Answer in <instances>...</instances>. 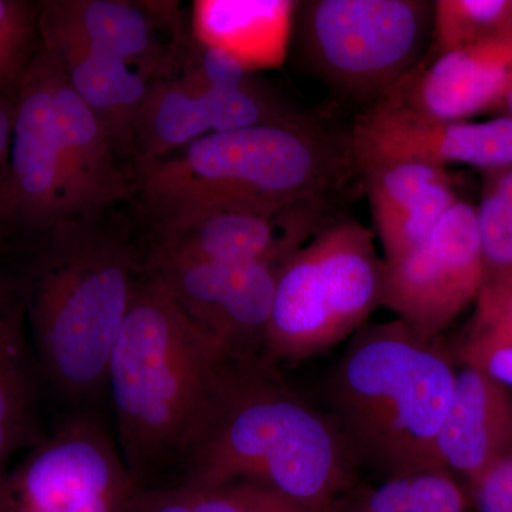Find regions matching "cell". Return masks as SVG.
<instances>
[{"mask_svg":"<svg viewBox=\"0 0 512 512\" xmlns=\"http://www.w3.org/2000/svg\"><path fill=\"white\" fill-rule=\"evenodd\" d=\"M173 10L170 3L49 0L39 8V37L113 57L157 82L170 79L180 52V42L158 36V30L174 28Z\"/></svg>","mask_w":512,"mask_h":512,"instance_id":"obj_14","label":"cell"},{"mask_svg":"<svg viewBox=\"0 0 512 512\" xmlns=\"http://www.w3.org/2000/svg\"><path fill=\"white\" fill-rule=\"evenodd\" d=\"M53 56V107L62 168L64 222L96 221L101 212L126 200L134 185L120 167L116 141L103 121L74 92L59 59L55 53Z\"/></svg>","mask_w":512,"mask_h":512,"instance_id":"obj_17","label":"cell"},{"mask_svg":"<svg viewBox=\"0 0 512 512\" xmlns=\"http://www.w3.org/2000/svg\"><path fill=\"white\" fill-rule=\"evenodd\" d=\"M512 0H437L433 52L446 53L511 32Z\"/></svg>","mask_w":512,"mask_h":512,"instance_id":"obj_26","label":"cell"},{"mask_svg":"<svg viewBox=\"0 0 512 512\" xmlns=\"http://www.w3.org/2000/svg\"><path fill=\"white\" fill-rule=\"evenodd\" d=\"M302 55L333 89L375 101L424 59L434 2L313 0L298 5Z\"/></svg>","mask_w":512,"mask_h":512,"instance_id":"obj_7","label":"cell"},{"mask_svg":"<svg viewBox=\"0 0 512 512\" xmlns=\"http://www.w3.org/2000/svg\"><path fill=\"white\" fill-rule=\"evenodd\" d=\"M485 265L473 205L458 200L429 237L384 261L382 305L426 339H436L483 285Z\"/></svg>","mask_w":512,"mask_h":512,"instance_id":"obj_9","label":"cell"},{"mask_svg":"<svg viewBox=\"0 0 512 512\" xmlns=\"http://www.w3.org/2000/svg\"><path fill=\"white\" fill-rule=\"evenodd\" d=\"M137 170L134 188L158 229L229 204L330 205L356 167L349 137L338 143L285 117L202 137Z\"/></svg>","mask_w":512,"mask_h":512,"instance_id":"obj_3","label":"cell"},{"mask_svg":"<svg viewBox=\"0 0 512 512\" xmlns=\"http://www.w3.org/2000/svg\"><path fill=\"white\" fill-rule=\"evenodd\" d=\"M251 73L244 64L224 50L197 42L191 66L181 77L215 89H244L256 86Z\"/></svg>","mask_w":512,"mask_h":512,"instance_id":"obj_28","label":"cell"},{"mask_svg":"<svg viewBox=\"0 0 512 512\" xmlns=\"http://www.w3.org/2000/svg\"><path fill=\"white\" fill-rule=\"evenodd\" d=\"M127 512H322L252 483L141 487ZM325 512V511H323Z\"/></svg>","mask_w":512,"mask_h":512,"instance_id":"obj_25","label":"cell"},{"mask_svg":"<svg viewBox=\"0 0 512 512\" xmlns=\"http://www.w3.org/2000/svg\"><path fill=\"white\" fill-rule=\"evenodd\" d=\"M384 261L372 232L330 222L279 268L266 333L276 360H303L338 345L382 305Z\"/></svg>","mask_w":512,"mask_h":512,"instance_id":"obj_6","label":"cell"},{"mask_svg":"<svg viewBox=\"0 0 512 512\" xmlns=\"http://www.w3.org/2000/svg\"><path fill=\"white\" fill-rule=\"evenodd\" d=\"M501 109L505 110L508 117H512V86L510 87V90H508L507 96H505Z\"/></svg>","mask_w":512,"mask_h":512,"instance_id":"obj_33","label":"cell"},{"mask_svg":"<svg viewBox=\"0 0 512 512\" xmlns=\"http://www.w3.org/2000/svg\"><path fill=\"white\" fill-rule=\"evenodd\" d=\"M511 32H512V16H511Z\"/></svg>","mask_w":512,"mask_h":512,"instance_id":"obj_34","label":"cell"},{"mask_svg":"<svg viewBox=\"0 0 512 512\" xmlns=\"http://www.w3.org/2000/svg\"><path fill=\"white\" fill-rule=\"evenodd\" d=\"M10 140H12V104L3 103L0 100V185L8 168Z\"/></svg>","mask_w":512,"mask_h":512,"instance_id":"obj_32","label":"cell"},{"mask_svg":"<svg viewBox=\"0 0 512 512\" xmlns=\"http://www.w3.org/2000/svg\"><path fill=\"white\" fill-rule=\"evenodd\" d=\"M359 173L369 195L384 261L417 247L458 201L447 168L437 165L389 161Z\"/></svg>","mask_w":512,"mask_h":512,"instance_id":"obj_18","label":"cell"},{"mask_svg":"<svg viewBox=\"0 0 512 512\" xmlns=\"http://www.w3.org/2000/svg\"><path fill=\"white\" fill-rule=\"evenodd\" d=\"M46 234L23 296L37 369L76 413L94 412L144 264L94 221L64 222Z\"/></svg>","mask_w":512,"mask_h":512,"instance_id":"obj_4","label":"cell"},{"mask_svg":"<svg viewBox=\"0 0 512 512\" xmlns=\"http://www.w3.org/2000/svg\"><path fill=\"white\" fill-rule=\"evenodd\" d=\"M470 488L478 511L512 512V454L501 458Z\"/></svg>","mask_w":512,"mask_h":512,"instance_id":"obj_29","label":"cell"},{"mask_svg":"<svg viewBox=\"0 0 512 512\" xmlns=\"http://www.w3.org/2000/svg\"><path fill=\"white\" fill-rule=\"evenodd\" d=\"M36 46L35 43L0 40V90L16 87Z\"/></svg>","mask_w":512,"mask_h":512,"instance_id":"obj_31","label":"cell"},{"mask_svg":"<svg viewBox=\"0 0 512 512\" xmlns=\"http://www.w3.org/2000/svg\"><path fill=\"white\" fill-rule=\"evenodd\" d=\"M512 446V394L493 377L464 367L456 375L437 450L451 474L476 484Z\"/></svg>","mask_w":512,"mask_h":512,"instance_id":"obj_19","label":"cell"},{"mask_svg":"<svg viewBox=\"0 0 512 512\" xmlns=\"http://www.w3.org/2000/svg\"><path fill=\"white\" fill-rule=\"evenodd\" d=\"M476 308L458 339L464 367L512 387V271H485Z\"/></svg>","mask_w":512,"mask_h":512,"instance_id":"obj_23","label":"cell"},{"mask_svg":"<svg viewBox=\"0 0 512 512\" xmlns=\"http://www.w3.org/2000/svg\"><path fill=\"white\" fill-rule=\"evenodd\" d=\"M53 73L55 56L39 42L15 87L9 163L0 185V224L45 234L64 224Z\"/></svg>","mask_w":512,"mask_h":512,"instance_id":"obj_11","label":"cell"},{"mask_svg":"<svg viewBox=\"0 0 512 512\" xmlns=\"http://www.w3.org/2000/svg\"><path fill=\"white\" fill-rule=\"evenodd\" d=\"M59 59L67 82L96 113L119 148H134L153 80L137 67L64 40H42Z\"/></svg>","mask_w":512,"mask_h":512,"instance_id":"obj_21","label":"cell"},{"mask_svg":"<svg viewBox=\"0 0 512 512\" xmlns=\"http://www.w3.org/2000/svg\"><path fill=\"white\" fill-rule=\"evenodd\" d=\"M281 266L198 261L153 251L144 262L185 315L234 360L271 359L266 333Z\"/></svg>","mask_w":512,"mask_h":512,"instance_id":"obj_10","label":"cell"},{"mask_svg":"<svg viewBox=\"0 0 512 512\" xmlns=\"http://www.w3.org/2000/svg\"><path fill=\"white\" fill-rule=\"evenodd\" d=\"M140 488L96 412H74L0 478V512H127Z\"/></svg>","mask_w":512,"mask_h":512,"instance_id":"obj_8","label":"cell"},{"mask_svg":"<svg viewBox=\"0 0 512 512\" xmlns=\"http://www.w3.org/2000/svg\"><path fill=\"white\" fill-rule=\"evenodd\" d=\"M457 372L402 320L366 325L333 367L328 396L357 463L384 477L448 471L437 450Z\"/></svg>","mask_w":512,"mask_h":512,"instance_id":"obj_5","label":"cell"},{"mask_svg":"<svg viewBox=\"0 0 512 512\" xmlns=\"http://www.w3.org/2000/svg\"><path fill=\"white\" fill-rule=\"evenodd\" d=\"M511 86L512 32H507L451 52L429 53L382 99L421 119L467 121L503 106Z\"/></svg>","mask_w":512,"mask_h":512,"instance_id":"obj_15","label":"cell"},{"mask_svg":"<svg viewBox=\"0 0 512 512\" xmlns=\"http://www.w3.org/2000/svg\"><path fill=\"white\" fill-rule=\"evenodd\" d=\"M329 205L229 204L157 229L153 252L229 264L282 265L329 225Z\"/></svg>","mask_w":512,"mask_h":512,"instance_id":"obj_12","label":"cell"},{"mask_svg":"<svg viewBox=\"0 0 512 512\" xmlns=\"http://www.w3.org/2000/svg\"><path fill=\"white\" fill-rule=\"evenodd\" d=\"M259 90L215 89L191 80H157L141 111L136 143L137 163L170 156L211 134L285 119Z\"/></svg>","mask_w":512,"mask_h":512,"instance_id":"obj_16","label":"cell"},{"mask_svg":"<svg viewBox=\"0 0 512 512\" xmlns=\"http://www.w3.org/2000/svg\"><path fill=\"white\" fill-rule=\"evenodd\" d=\"M476 212L485 271H512V165L485 171Z\"/></svg>","mask_w":512,"mask_h":512,"instance_id":"obj_27","label":"cell"},{"mask_svg":"<svg viewBox=\"0 0 512 512\" xmlns=\"http://www.w3.org/2000/svg\"><path fill=\"white\" fill-rule=\"evenodd\" d=\"M349 144L356 171L416 161L443 168L471 165L485 173L512 165V117L480 123L427 120L380 99L357 117Z\"/></svg>","mask_w":512,"mask_h":512,"instance_id":"obj_13","label":"cell"},{"mask_svg":"<svg viewBox=\"0 0 512 512\" xmlns=\"http://www.w3.org/2000/svg\"><path fill=\"white\" fill-rule=\"evenodd\" d=\"M298 3L288 0H197L192 33L201 45L224 50L249 72L284 62Z\"/></svg>","mask_w":512,"mask_h":512,"instance_id":"obj_20","label":"cell"},{"mask_svg":"<svg viewBox=\"0 0 512 512\" xmlns=\"http://www.w3.org/2000/svg\"><path fill=\"white\" fill-rule=\"evenodd\" d=\"M25 301L0 265V478L32 430L37 369Z\"/></svg>","mask_w":512,"mask_h":512,"instance_id":"obj_22","label":"cell"},{"mask_svg":"<svg viewBox=\"0 0 512 512\" xmlns=\"http://www.w3.org/2000/svg\"><path fill=\"white\" fill-rule=\"evenodd\" d=\"M234 362L144 268L107 370L116 441L140 487L178 470Z\"/></svg>","mask_w":512,"mask_h":512,"instance_id":"obj_2","label":"cell"},{"mask_svg":"<svg viewBox=\"0 0 512 512\" xmlns=\"http://www.w3.org/2000/svg\"><path fill=\"white\" fill-rule=\"evenodd\" d=\"M468 494L450 471L386 477L349 488L325 512H468Z\"/></svg>","mask_w":512,"mask_h":512,"instance_id":"obj_24","label":"cell"},{"mask_svg":"<svg viewBox=\"0 0 512 512\" xmlns=\"http://www.w3.org/2000/svg\"><path fill=\"white\" fill-rule=\"evenodd\" d=\"M39 35V8L28 2L0 0V40L35 43Z\"/></svg>","mask_w":512,"mask_h":512,"instance_id":"obj_30","label":"cell"},{"mask_svg":"<svg viewBox=\"0 0 512 512\" xmlns=\"http://www.w3.org/2000/svg\"><path fill=\"white\" fill-rule=\"evenodd\" d=\"M271 359L235 360L177 483H252L325 511L355 485V454L332 416L289 389Z\"/></svg>","mask_w":512,"mask_h":512,"instance_id":"obj_1","label":"cell"}]
</instances>
